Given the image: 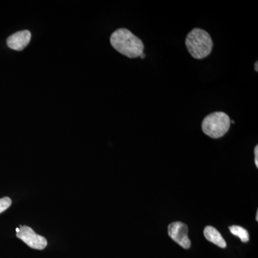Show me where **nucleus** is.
Segmentation results:
<instances>
[{"label": "nucleus", "mask_w": 258, "mask_h": 258, "mask_svg": "<svg viewBox=\"0 0 258 258\" xmlns=\"http://www.w3.org/2000/svg\"><path fill=\"white\" fill-rule=\"evenodd\" d=\"M231 233L232 235L237 236L242 242H247L249 240L248 231L240 226L232 225L229 227Z\"/></svg>", "instance_id": "6e6552de"}, {"label": "nucleus", "mask_w": 258, "mask_h": 258, "mask_svg": "<svg viewBox=\"0 0 258 258\" xmlns=\"http://www.w3.org/2000/svg\"><path fill=\"white\" fill-rule=\"evenodd\" d=\"M257 66H258V62L257 61V62H256V63L254 64V70H255V71H257V72L258 71V67H257Z\"/></svg>", "instance_id": "f8f14e48"}, {"label": "nucleus", "mask_w": 258, "mask_h": 258, "mask_svg": "<svg viewBox=\"0 0 258 258\" xmlns=\"http://www.w3.org/2000/svg\"><path fill=\"white\" fill-rule=\"evenodd\" d=\"M256 220L258 221V211H257V213H256Z\"/></svg>", "instance_id": "ddd939ff"}, {"label": "nucleus", "mask_w": 258, "mask_h": 258, "mask_svg": "<svg viewBox=\"0 0 258 258\" xmlns=\"http://www.w3.org/2000/svg\"><path fill=\"white\" fill-rule=\"evenodd\" d=\"M231 123H235V120H231Z\"/></svg>", "instance_id": "2eb2a0df"}, {"label": "nucleus", "mask_w": 258, "mask_h": 258, "mask_svg": "<svg viewBox=\"0 0 258 258\" xmlns=\"http://www.w3.org/2000/svg\"><path fill=\"white\" fill-rule=\"evenodd\" d=\"M168 235L174 242L184 249L191 247L188 237V227L181 222H174L168 226Z\"/></svg>", "instance_id": "39448f33"}, {"label": "nucleus", "mask_w": 258, "mask_h": 258, "mask_svg": "<svg viewBox=\"0 0 258 258\" xmlns=\"http://www.w3.org/2000/svg\"><path fill=\"white\" fill-rule=\"evenodd\" d=\"M230 116L225 112H214L207 115L202 123L204 134L212 139L224 137L230 128Z\"/></svg>", "instance_id": "7ed1b4c3"}, {"label": "nucleus", "mask_w": 258, "mask_h": 258, "mask_svg": "<svg viewBox=\"0 0 258 258\" xmlns=\"http://www.w3.org/2000/svg\"><path fill=\"white\" fill-rule=\"evenodd\" d=\"M17 237L32 249L41 250L45 249L47 244L45 237L37 235L31 227L28 226L20 225V232H17Z\"/></svg>", "instance_id": "20e7f679"}, {"label": "nucleus", "mask_w": 258, "mask_h": 258, "mask_svg": "<svg viewBox=\"0 0 258 258\" xmlns=\"http://www.w3.org/2000/svg\"><path fill=\"white\" fill-rule=\"evenodd\" d=\"M11 199L8 198V197L0 199V214L8 210L11 206Z\"/></svg>", "instance_id": "1a4fd4ad"}, {"label": "nucleus", "mask_w": 258, "mask_h": 258, "mask_svg": "<svg viewBox=\"0 0 258 258\" xmlns=\"http://www.w3.org/2000/svg\"><path fill=\"white\" fill-rule=\"evenodd\" d=\"M254 163H255L256 167L258 168V146L254 147Z\"/></svg>", "instance_id": "9d476101"}, {"label": "nucleus", "mask_w": 258, "mask_h": 258, "mask_svg": "<svg viewBox=\"0 0 258 258\" xmlns=\"http://www.w3.org/2000/svg\"><path fill=\"white\" fill-rule=\"evenodd\" d=\"M185 44L191 57L198 60L208 57L214 45L210 34L200 28H195L189 32L186 35Z\"/></svg>", "instance_id": "f03ea898"}, {"label": "nucleus", "mask_w": 258, "mask_h": 258, "mask_svg": "<svg viewBox=\"0 0 258 258\" xmlns=\"http://www.w3.org/2000/svg\"><path fill=\"white\" fill-rule=\"evenodd\" d=\"M16 232H20V228H19V227H18V228H16Z\"/></svg>", "instance_id": "4468645a"}, {"label": "nucleus", "mask_w": 258, "mask_h": 258, "mask_svg": "<svg viewBox=\"0 0 258 258\" xmlns=\"http://www.w3.org/2000/svg\"><path fill=\"white\" fill-rule=\"evenodd\" d=\"M110 42L115 50L128 58H136L144 52L142 40L125 28L118 29L113 32Z\"/></svg>", "instance_id": "f257e3e1"}, {"label": "nucleus", "mask_w": 258, "mask_h": 258, "mask_svg": "<svg viewBox=\"0 0 258 258\" xmlns=\"http://www.w3.org/2000/svg\"><path fill=\"white\" fill-rule=\"evenodd\" d=\"M204 235L206 237L207 240L215 244V245L218 246L221 248H225L227 247L225 239L215 227H212V226H207L204 230Z\"/></svg>", "instance_id": "0eeeda50"}, {"label": "nucleus", "mask_w": 258, "mask_h": 258, "mask_svg": "<svg viewBox=\"0 0 258 258\" xmlns=\"http://www.w3.org/2000/svg\"><path fill=\"white\" fill-rule=\"evenodd\" d=\"M139 57H140L142 59H144L146 57V54L144 53V52H142V53L141 54V55L139 56Z\"/></svg>", "instance_id": "9b49d317"}, {"label": "nucleus", "mask_w": 258, "mask_h": 258, "mask_svg": "<svg viewBox=\"0 0 258 258\" xmlns=\"http://www.w3.org/2000/svg\"><path fill=\"white\" fill-rule=\"evenodd\" d=\"M31 40V32L29 30L17 32L10 35L7 40V44L10 48L17 51L24 50Z\"/></svg>", "instance_id": "423d86ee"}]
</instances>
